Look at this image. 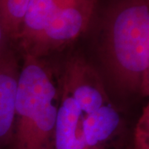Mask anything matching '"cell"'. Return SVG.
<instances>
[{"label": "cell", "instance_id": "obj_1", "mask_svg": "<svg viewBox=\"0 0 149 149\" xmlns=\"http://www.w3.org/2000/svg\"><path fill=\"white\" fill-rule=\"evenodd\" d=\"M97 52L112 88L148 96L149 0H113L100 18Z\"/></svg>", "mask_w": 149, "mask_h": 149}, {"label": "cell", "instance_id": "obj_2", "mask_svg": "<svg viewBox=\"0 0 149 149\" xmlns=\"http://www.w3.org/2000/svg\"><path fill=\"white\" fill-rule=\"evenodd\" d=\"M46 58L23 55L8 149H56L61 78Z\"/></svg>", "mask_w": 149, "mask_h": 149}, {"label": "cell", "instance_id": "obj_3", "mask_svg": "<svg viewBox=\"0 0 149 149\" xmlns=\"http://www.w3.org/2000/svg\"><path fill=\"white\" fill-rule=\"evenodd\" d=\"M96 3V0H70L52 17L23 55L46 58L72 44L91 26Z\"/></svg>", "mask_w": 149, "mask_h": 149}, {"label": "cell", "instance_id": "obj_4", "mask_svg": "<svg viewBox=\"0 0 149 149\" xmlns=\"http://www.w3.org/2000/svg\"><path fill=\"white\" fill-rule=\"evenodd\" d=\"M61 85L84 115L91 114L111 102L101 74L80 55L66 60Z\"/></svg>", "mask_w": 149, "mask_h": 149}, {"label": "cell", "instance_id": "obj_5", "mask_svg": "<svg viewBox=\"0 0 149 149\" xmlns=\"http://www.w3.org/2000/svg\"><path fill=\"white\" fill-rule=\"evenodd\" d=\"M83 131L87 149H122L125 122L110 102L84 116Z\"/></svg>", "mask_w": 149, "mask_h": 149}, {"label": "cell", "instance_id": "obj_6", "mask_svg": "<svg viewBox=\"0 0 149 149\" xmlns=\"http://www.w3.org/2000/svg\"><path fill=\"white\" fill-rule=\"evenodd\" d=\"M20 67L13 50L0 59V149L12 141Z\"/></svg>", "mask_w": 149, "mask_h": 149}, {"label": "cell", "instance_id": "obj_7", "mask_svg": "<svg viewBox=\"0 0 149 149\" xmlns=\"http://www.w3.org/2000/svg\"><path fill=\"white\" fill-rule=\"evenodd\" d=\"M61 89L56 129V149H87L83 131L85 115L61 85Z\"/></svg>", "mask_w": 149, "mask_h": 149}, {"label": "cell", "instance_id": "obj_8", "mask_svg": "<svg viewBox=\"0 0 149 149\" xmlns=\"http://www.w3.org/2000/svg\"><path fill=\"white\" fill-rule=\"evenodd\" d=\"M70 1L30 0L15 43L22 52L39 37L52 17Z\"/></svg>", "mask_w": 149, "mask_h": 149}, {"label": "cell", "instance_id": "obj_9", "mask_svg": "<svg viewBox=\"0 0 149 149\" xmlns=\"http://www.w3.org/2000/svg\"><path fill=\"white\" fill-rule=\"evenodd\" d=\"M30 0H0V21L12 44H15Z\"/></svg>", "mask_w": 149, "mask_h": 149}, {"label": "cell", "instance_id": "obj_10", "mask_svg": "<svg viewBox=\"0 0 149 149\" xmlns=\"http://www.w3.org/2000/svg\"><path fill=\"white\" fill-rule=\"evenodd\" d=\"M133 149H149V105L147 104L133 131Z\"/></svg>", "mask_w": 149, "mask_h": 149}, {"label": "cell", "instance_id": "obj_11", "mask_svg": "<svg viewBox=\"0 0 149 149\" xmlns=\"http://www.w3.org/2000/svg\"><path fill=\"white\" fill-rule=\"evenodd\" d=\"M13 45L12 44L9 38L7 36L0 21V59L4 57L6 55H8L13 50Z\"/></svg>", "mask_w": 149, "mask_h": 149}, {"label": "cell", "instance_id": "obj_12", "mask_svg": "<svg viewBox=\"0 0 149 149\" xmlns=\"http://www.w3.org/2000/svg\"><path fill=\"white\" fill-rule=\"evenodd\" d=\"M126 149H133V148H132V147H131V145H129L128 147H127V148H126Z\"/></svg>", "mask_w": 149, "mask_h": 149}]
</instances>
